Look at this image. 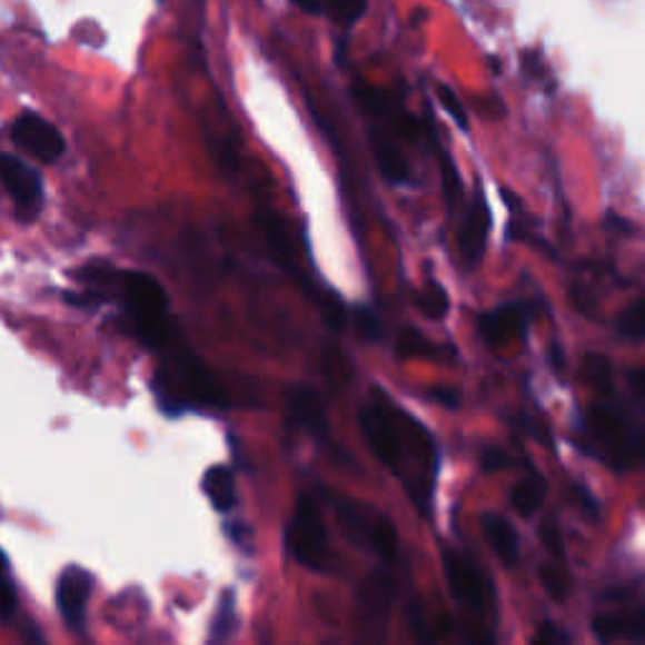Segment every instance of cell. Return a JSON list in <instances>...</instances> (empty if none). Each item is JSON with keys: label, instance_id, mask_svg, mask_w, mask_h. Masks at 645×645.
<instances>
[{"label": "cell", "instance_id": "6da1fadb", "mask_svg": "<svg viewBox=\"0 0 645 645\" xmlns=\"http://www.w3.org/2000/svg\"><path fill=\"white\" fill-rule=\"evenodd\" d=\"M360 431L368 447L406 484L414 505L429 515L434 479L439 472V452L424 424L391 404V398L376 388L371 401L358 414Z\"/></svg>", "mask_w": 645, "mask_h": 645}, {"label": "cell", "instance_id": "7a4b0ae2", "mask_svg": "<svg viewBox=\"0 0 645 645\" xmlns=\"http://www.w3.org/2000/svg\"><path fill=\"white\" fill-rule=\"evenodd\" d=\"M161 354V364L155 374V396L161 409L182 414L199 406H225L227 396L207 366L175 338Z\"/></svg>", "mask_w": 645, "mask_h": 645}, {"label": "cell", "instance_id": "3957f363", "mask_svg": "<svg viewBox=\"0 0 645 645\" xmlns=\"http://www.w3.org/2000/svg\"><path fill=\"white\" fill-rule=\"evenodd\" d=\"M117 288L125 302V322L131 336L155 350H165L179 338L177 326L169 318L167 292L151 275L121 270L117 275Z\"/></svg>", "mask_w": 645, "mask_h": 645}, {"label": "cell", "instance_id": "277c9868", "mask_svg": "<svg viewBox=\"0 0 645 645\" xmlns=\"http://www.w3.org/2000/svg\"><path fill=\"white\" fill-rule=\"evenodd\" d=\"M585 439L577 447L585 449L593 457L608 462L615 469H628L631 464L638 459L635 452V439L638 434H633L631 424L625 416L613 409L608 404H597L591 411L585 414Z\"/></svg>", "mask_w": 645, "mask_h": 645}, {"label": "cell", "instance_id": "5b68a950", "mask_svg": "<svg viewBox=\"0 0 645 645\" xmlns=\"http://www.w3.org/2000/svg\"><path fill=\"white\" fill-rule=\"evenodd\" d=\"M338 522L344 527L346 537L358 547H368L384 563H396L398 559V535L396 527L376 509L360 505L356 499L340 497L338 505Z\"/></svg>", "mask_w": 645, "mask_h": 645}, {"label": "cell", "instance_id": "8992f818", "mask_svg": "<svg viewBox=\"0 0 645 645\" xmlns=\"http://www.w3.org/2000/svg\"><path fill=\"white\" fill-rule=\"evenodd\" d=\"M286 543L290 555L296 557V563L308 567V570L322 573L330 563V547H328V533L322 525V515L318 502L300 495L296 502V512H292Z\"/></svg>", "mask_w": 645, "mask_h": 645}, {"label": "cell", "instance_id": "52a82bcc", "mask_svg": "<svg viewBox=\"0 0 645 645\" xmlns=\"http://www.w3.org/2000/svg\"><path fill=\"white\" fill-rule=\"evenodd\" d=\"M441 565L444 575H447L449 591L457 597L459 605L469 608L474 615H497V593L495 585L487 575H484L469 557L459 555L457 549L444 547L441 549Z\"/></svg>", "mask_w": 645, "mask_h": 645}, {"label": "cell", "instance_id": "ba28073f", "mask_svg": "<svg viewBox=\"0 0 645 645\" xmlns=\"http://www.w3.org/2000/svg\"><path fill=\"white\" fill-rule=\"evenodd\" d=\"M0 182L13 197L16 217L21 222H33L43 207V182L36 169L16 155H0Z\"/></svg>", "mask_w": 645, "mask_h": 645}, {"label": "cell", "instance_id": "9c48e42d", "mask_svg": "<svg viewBox=\"0 0 645 645\" xmlns=\"http://www.w3.org/2000/svg\"><path fill=\"white\" fill-rule=\"evenodd\" d=\"M11 137L16 145L26 151V155L43 161V165L59 161L66 151V141L61 137V131L56 129L51 121H46L33 111H26L13 121Z\"/></svg>", "mask_w": 645, "mask_h": 645}, {"label": "cell", "instance_id": "30bf717a", "mask_svg": "<svg viewBox=\"0 0 645 645\" xmlns=\"http://www.w3.org/2000/svg\"><path fill=\"white\" fill-rule=\"evenodd\" d=\"M91 575L79 565L66 567L63 575L59 577V585H56V605H59L66 628L73 633H83V625H87V603L91 595Z\"/></svg>", "mask_w": 645, "mask_h": 645}, {"label": "cell", "instance_id": "8fae6325", "mask_svg": "<svg viewBox=\"0 0 645 645\" xmlns=\"http://www.w3.org/2000/svg\"><path fill=\"white\" fill-rule=\"evenodd\" d=\"M288 421L296 429L306 431L310 439H316L320 444L330 441V424H328V411L322 406V398L306 384L292 386L288 391Z\"/></svg>", "mask_w": 645, "mask_h": 645}, {"label": "cell", "instance_id": "7c38bea8", "mask_svg": "<svg viewBox=\"0 0 645 645\" xmlns=\"http://www.w3.org/2000/svg\"><path fill=\"white\" fill-rule=\"evenodd\" d=\"M492 227V215L487 197L482 192V185L474 187V199L467 207V215H464V225L459 230V250L462 258L467 262V268H477L479 260L484 258V250H487V235Z\"/></svg>", "mask_w": 645, "mask_h": 645}, {"label": "cell", "instance_id": "4fadbf2b", "mask_svg": "<svg viewBox=\"0 0 645 645\" xmlns=\"http://www.w3.org/2000/svg\"><path fill=\"white\" fill-rule=\"evenodd\" d=\"M527 306H519V302H509V306H502L497 310H489L479 316L477 328L479 336L484 338V344L492 348L509 346L512 340L525 338L527 334Z\"/></svg>", "mask_w": 645, "mask_h": 645}, {"label": "cell", "instance_id": "5bb4252c", "mask_svg": "<svg viewBox=\"0 0 645 645\" xmlns=\"http://www.w3.org/2000/svg\"><path fill=\"white\" fill-rule=\"evenodd\" d=\"M593 633L601 643L635 641L645 643V605L631 613H603L593 618Z\"/></svg>", "mask_w": 645, "mask_h": 645}, {"label": "cell", "instance_id": "9a60e30c", "mask_svg": "<svg viewBox=\"0 0 645 645\" xmlns=\"http://www.w3.org/2000/svg\"><path fill=\"white\" fill-rule=\"evenodd\" d=\"M482 533L487 537L489 547L507 567H515L519 563V537L512 522L495 512H484L482 515Z\"/></svg>", "mask_w": 645, "mask_h": 645}, {"label": "cell", "instance_id": "2e32d148", "mask_svg": "<svg viewBox=\"0 0 645 645\" xmlns=\"http://www.w3.org/2000/svg\"><path fill=\"white\" fill-rule=\"evenodd\" d=\"M371 151H374V159L378 169H381V175L388 179L391 185H406L409 182V161L401 155V149L396 147V141H391V137H386L384 131L374 129L371 131Z\"/></svg>", "mask_w": 645, "mask_h": 645}, {"label": "cell", "instance_id": "e0dca14e", "mask_svg": "<svg viewBox=\"0 0 645 645\" xmlns=\"http://www.w3.org/2000/svg\"><path fill=\"white\" fill-rule=\"evenodd\" d=\"M202 489L217 512H230L237 505V489H235L232 469H227V467L207 469L205 479H202Z\"/></svg>", "mask_w": 645, "mask_h": 645}, {"label": "cell", "instance_id": "ac0fdd59", "mask_svg": "<svg viewBox=\"0 0 645 645\" xmlns=\"http://www.w3.org/2000/svg\"><path fill=\"white\" fill-rule=\"evenodd\" d=\"M547 495V482L539 477V474H529V477L522 479L515 489H512V507L517 509V515L522 517H533L535 512L543 505V499Z\"/></svg>", "mask_w": 645, "mask_h": 645}, {"label": "cell", "instance_id": "d6986e66", "mask_svg": "<svg viewBox=\"0 0 645 645\" xmlns=\"http://www.w3.org/2000/svg\"><path fill=\"white\" fill-rule=\"evenodd\" d=\"M583 378L591 384L597 394H613V364L603 354H587L583 358Z\"/></svg>", "mask_w": 645, "mask_h": 645}, {"label": "cell", "instance_id": "ffe728a7", "mask_svg": "<svg viewBox=\"0 0 645 645\" xmlns=\"http://www.w3.org/2000/svg\"><path fill=\"white\" fill-rule=\"evenodd\" d=\"M537 575H539V583H543L545 587V593L553 597L555 603H565L567 597H570V591H573L570 575H567L563 565H559V559L557 563H545L543 567H539Z\"/></svg>", "mask_w": 645, "mask_h": 645}, {"label": "cell", "instance_id": "44dd1931", "mask_svg": "<svg viewBox=\"0 0 645 645\" xmlns=\"http://www.w3.org/2000/svg\"><path fill=\"white\" fill-rule=\"evenodd\" d=\"M396 356L398 358H436L439 356V348H436L431 340L424 334H419L416 328H406L398 334Z\"/></svg>", "mask_w": 645, "mask_h": 645}, {"label": "cell", "instance_id": "7402d4cb", "mask_svg": "<svg viewBox=\"0 0 645 645\" xmlns=\"http://www.w3.org/2000/svg\"><path fill=\"white\" fill-rule=\"evenodd\" d=\"M416 308H419L429 320H441L449 312V296L447 290L436 282H429L421 292H416Z\"/></svg>", "mask_w": 645, "mask_h": 645}, {"label": "cell", "instance_id": "603a6c76", "mask_svg": "<svg viewBox=\"0 0 645 645\" xmlns=\"http://www.w3.org/2000/svg\"><path fill=\"white\" fill-rule=\"evenodd\" d=\"M16 605L18 595L11 575V563H8L6 553L0 549V621H11L16 615Z\"/></svg>", "mask_w": 645, "mask_h": 645}, {"label": "cell", "instance_id": "cb8c5ba5", "mask_svg": "<svg viewBox=\"0 0 645 645\" xmlns=\"http://www.w3.org/2000/svg\"><path fill=\"white\" fill-rule=\"evenodd\" d=\"M618 334L628 340H645V298L635 300L618 316Z\"/></svg>", "mask_w": 645, "mask_h": 645}, {"label": "cell", "instance_id": "d4e9b609", "mask_svg": "<svg viewBox=\"0 0 645 645\" xmlns=\"http://www.w3.org/2000/svg\"><path fill=\"white\" fill-rule=\"evenodd\" d=\"M368 8V0H328V11L334 21L344 28L356 26L364 18Z\"/></svg>", "mask_w": 645, "mask_h": 645}, {"label": "cell", "instance_id": "484cf974", "mask_svg": "<svg viewBox=\"0 0 645 645\" xmlns=\"http://www.w3.org/2000/svg\"><path fill=\"white\" fill-rule=\"evenodd\" d=\"M235 597L232 593H225L220 605H217V613L212 618V641L222 643L232 635V623H235Z\"/></svg>", "mask_w": 645, "mask_h": 645}, {"label": "cell", "instance_id": "4316f807", "mask_svg": "<svg viewBox=\"0 0 645 645\" xmlns=\"http://www.w3.org/2000/svg\"><path fill=\"white\" fill-rule=\"evenodd\" d=\"M537 535H539V539H543V545L547 547V553L563 563L565 559V539H563V529H559L557 519L547 517V519L539 522Z\"/></svg>", "mask_w": 645, "mask_h": 645}, {"label": "cell", "instance_id": "83f0119b", "mask_svg": "<svg viewBox=\"0 0 645 645\" xmlns=\"http://www.w3.org/2000/svg\"><path fill=\"white\" fill-rule=\"evenodd\" d=\"M364 601L371 611H384L388 601H391V580L388 577L376 575L371 583H366L364 587Z\"/></svg>", "mask_w": 645, "mask_h": 645}, {"label": "cell", "instance_id": "f1b7e54d", "mask_svg": "<svg viewBox=\"0 0 645 645\" xmlns=\"http://www.w3.org/2000/svg\"><path fill=\"white\" fill-rule=\"evenodd\" d=\"M436 97H439L444 111H447L449 117L457 121V127L467 131L469 129L467 111H464V103L457 99V93H454L449 87H444V83H439V87H436Z\"/></svg>", "mask_w": 645, "mask_h": 645}, {"label": "cell", "instance_id": "f546056e", "mask_svg": "<svg viewBox=\"0 0 645 645\" xmlns=\"http://www.w3.org/2000/svg\"><path fill=\"white\" fill-rule=\"evenodd\" d=\"M570 492H573V497H575V502H577V507H580V512H583L585 517H591L593 522L601 519V515H603V507H601V502H597V497L593 495L591 489L585 487L583 482H573Z\"/></svg>", "mask_w": 645, "mask_h": 645}, {"label": "cell", "instance_id": "4dcf8cb0", "mask_svg": "<svg viewBox=\"0 0 645 645\" xmlns=\"http://www.w3.org/2000/svg\"><path fill=\"white\" fill-rule=\"evenodd\" d=\"M522 69L527 71V76H533V79H537L539 83H547V87L553 89V79H549L547 63L539 53H535V51L522 53Z\"/></svg>", "mask_w": 645, "mask_h": 645}, {"label": "cell", "instance_id": "1f68e13d", "mask_svg": "<svg viewBox=\"0 0 645 645\" xmlns=\"http://www.w3.org/2000/svg\"><path fill=\"white\" fill-rule=\"evenodd\" d=\"M356 326L360 330V336L366 340H378L381 338V320H378L376 312L371 308H358L356 310Z\"/></svg>", "mask_w": 645, "mask_h": 645}, {"label": "cell", "instance_id": "d6a6232c", "mask_svg": "<svg viewBox=\"0 0 645 645\" xmlns=\"http://www.w3.org/2000/svg\"><path fill=\"white\" fill-rule=\"evenodd\" d=\"M439 161H441V175H444V189H447V202L449 207H454V202H457V197H459V175H457V169H454L452 159L444 155V151H439Z\"/></svg>", "mask_w": 645, "mask_h": 645}, {"label": "cell", "instance_id": "836d02e7", "mask_svg": "<svg viewBox=\"0 0 645 645\" xmlns=\"http://www.w3.org/2000/svg\"><path fill=\"white\" fill-rule=\"evenodd\" d=\"M509 464H512L509 454L505 449H497V447L484 449L482 457H479V467H482V472H487V474H495V472L507 469Z\"/></svg>", "mask_w": 645, "mask_h": 645}, {"label": "cell", "instance_id": "e575fe53", "mask_svg": "<svg viewBox=\"0 0 645 645\" xmlns=\"http://www.w3.org/2000/svg\"><path fill=\"white\" fill-rule=\"evenodd\" d=\"M533 643H537V645H563V643H570V635L559 631L555 623H543L537 628V633L533 635Z\"/></svg>", "mask_w": 645, "mask_h": 645}, {"label": "cell", "instance_id": "d590c367", "mask_svg": "<svg viewBox=\"0 0 645 645\" xmlns=\"http://www.w3.org/2000/svg\"><path fill=\"white\" fill-rule=\"evenodd\" d=\"M322 312H326V322L334 330H344V322H346V308L344 302L338 298H328L322 302Z\"/></svg>", "mask_w": 645, "mask_h": 645}, {"label": "cell", "instance_id": "8d00e7d4", "mask_svg": "<svg viewBox=\"0 0 645 645\" xmlns=\"http://www.w3.org/2000/svg\"><path fill=\"white\" fill-rule=\"evenodd\" d=\"M426 396H429L434 404L447 406V409H457L459 401H462L459 391H454V388H449V386H434V388H429V391H426Z\"/></svg>", "mask_w": 645, "mask_h": 645}, {"label": "cell", "instance_id": "74e56055", "mask_svg": "<svg viewBox=\"0 0 645 645\" xmlns=\"http://www.w3.org/2000/svg\"><path fill=\"white\" fill-rule=\"evenodd\" d=\"M628 384L635 394H641L645 398V366L631 368L628 371Z\"/></svg>", "mask_w": 645, "mask_h": 645}, {"label": "cell", "instance_id": "f35d334b", "mask_svg": "<svg viewBox=\"0 0 645 645\" xmlns=\"http://www.w3.org/2000/svg\"><path fill=\"white\" fill-rule=\"evenodd\" d=\"M549 364H553V368H555L557 374L563 371V366H565V354H563V348H559V344H553V346H549Z\"/></svg>", "mask_w": 645, "mask_h": 645}, {"label": "cell", "instance_id": "ab89813d", "mask_svg": "<svg viewBox=\"0 0 645 645\" xmlns=\"http://www.w3.org/2000/svg\"><path fill=\"white\" fill-rule=\"evenodd\" d=\"M605 225L608 227H613V230H621V232H631V225H628V220H623V217H618V215H608L605 217Z\"/></svg>", "mask_w": 645, "mask_h": 645}, {"label": "cell", "instance_id": "60d3db41", "mask_svg": "<svg viewBox=\"0 0 645 645\" xmlns=\"http://www.w3.org/2000/svg\"><path fill=\"white\" fill-rule=\"evenodd\" d=\"M298 8H302V11H308V13H320L322 11V3L320 0H292Z\"/></svg>", "mask_w": 645, "mask_h": 645}, {"label": "cell", "instance_id": "b9f144b4", "mask_svg": "<svg viewBox=\"0 0 645 645\" xmlns=\"http://www.w3.org/2000/svg\"><path fill=\"white\" fill-rule=\"evenodd\" d=\"M635 452H638V459H645V434H638V439H635Z\"/></svg>", "mask_w": 645, "mask_h": 645}]
</instances>
